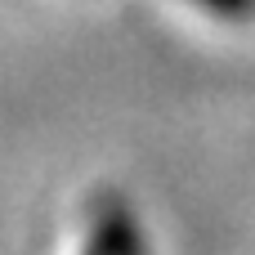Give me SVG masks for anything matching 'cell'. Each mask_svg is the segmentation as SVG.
I'll return each instance as SVG.
<instances>
[{"instance_id": "obj_2", "label": "cell", "mask_w": 255, "mask_h": 255, "mask_svg": "<svg viewBox=\"0 0 255 255\" xmlns=\"http://www.w3.org/2000/svg\"><path fill=\"white\" fill-rule=\"evenodd\" d=\"M197 9L215 13V18H229V22H242V18H255V0H193Z\"/></svg>"}, {"instance_id": "obj_1", "label": "cell", "mask_w": 255, "mask_h": 255, "mask_svg": "<svg viewBox=\"0 0 255 255\" xmlns=\"http://www.w3.org/2000/svg\"><path fill=\"white\" fill-rule=\"evenodd\" d=\"M90 255H143L139 238H134V229H130V220H126V211L108 206V215H103L99 229H94Z\"/></svg>"}]
</instances>
